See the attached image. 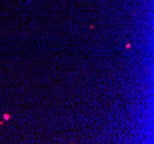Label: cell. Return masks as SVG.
I'll return each mask as SVG.
<instances>
[{
    "label": "cell",
    "mask_w": 154,
    "mask_h": 144,
    "mask_svg": "<svg viewBox=\"0 0 154 144\" xmlns=\"http://www.w3.org/2000/svg\"><path fill=\"white\" fill-rule=\"evenodd\" d=\"M125 47H126V49H130V47H131V44H130V43H129V44H126V45H125Z\"/></svg>",
    "instance_id": "2"
},
{
    "label": "cell",
    "mask_w": 154,
    "mask_h": 144,
    "mask_svg": "<svg viewBox=\"0 0 154 144\" xmlns=\"http://www.w3.org/2000/svg\"><path fill=\"white\" fill-rule=\"evenodd\" d=\"M3 119L8 120V119H9V115H8V114H3Z\"/></svg>",
    "instance_id": "1"
}]
</instances>
